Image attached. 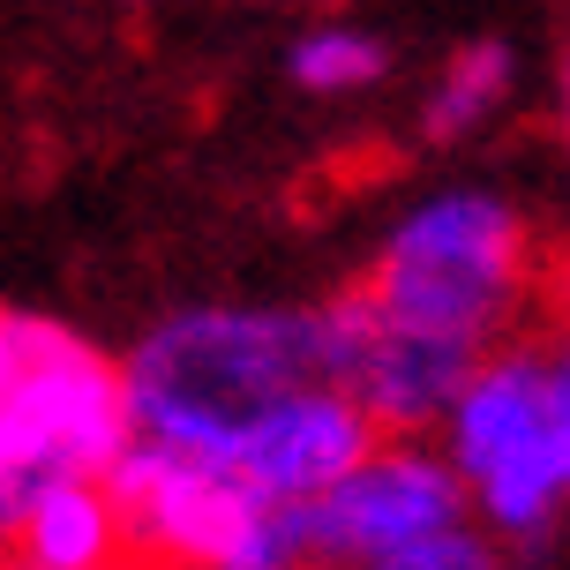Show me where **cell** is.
Returning a JSON list of instances; mask_svg holds the SVG:
<instances>
[{
	"label": "cell",
	"instance_id": "cell-1",
	"mask_svg": "<svg viewBox=\"0 0 570 570\" xmlns=\"http://www.w3.org/2000/svg\"><path fill=\"white\" fill-rule=\"evenodd\" d=\"M136 443L226 458L285 399L345 375V293L331 301H188L120 353ZM345 391V383H338Z\"/></svg>",
	"mask_w": 570,
	"mask_h": 570
},
{
	"label": "cell",
	"instance_id": "cell-2",
	"mask_svg": "<svg viewBox=\"0 0 570 570\" xmlns=\"http://www.w3.org/2000/svg\"><path fill=\"white\" fill-rule=\"evenodd\" d=\"M353 293L383 323L488 361L541 301V240L518 196L488 180H443L375 233Z\"/></svg>",
	"mask_w": 570,
	"mask_h": 570
},
{
	"label": "cell",
	"instance_id": "cell-3",
	"mask_svg": "<svg viewBox=\"0 0 570 570\" xmlns=\"http://www.w3.org/2000/svg\"><path fill=\"white\" fill-rule=\"evenodd\" d=\"M443 458L473 525L511 548H548L570 525V323L488 353L443 421Z\"/></svg>",
	"mask_w": 570,
	"mask_h": 570
},
{
	"label": "cell",
	"instance_id": "cell-4",
	"mask_svg": "<svg viewBox=\"0 0 570 570\" xmlns=\"http://www.w3.org/2000/svg\"><path fill=\"white\" fill-rule=\"evenodd\" d=\"M106 481L128 518V548L150 570H301L293 518L218 458L136 443Z\"/></svg>",
	"mask_w": 570,
	"mask_h": 570
},
{
	"label": "cell",
	"instance_id": "cell-5",
	"mask_svg": "<svg viewBox=\"0 0 570 570\" xmlns=\"http://www.w3.org/2000/svg\"><path fill=\"white\" fill-rule=\"evenodd\" d=\"M465 481L435 435H383L331 495L293 518L301 570H383L391 556L465 525Z\"/></svg>",
	"mask_w": 570,
	"mask_h": 570
},
{
	"label": "cell",
	"instance_id": "cell-6",
	"mask_svg": "<svg viewBox=\"0 0 570 570\" xmlns=\"http://www.w3.org/2000/svg\"><path fill=\"white\" fill-rule=\"evenodd\" d=\"M0 413L23 428V443L46 458V473H114L136 451L120 361L53 315H23V361H16Z\"/></svg>",
	"mask_w": 570,
	"mask_h": 570
},
{
	"label": "cell",
	"instance_id": "cell-7",
	"mask_svg": "<svg viewBox=\"0 0 570 570\" xmlns=\"http://www.w3.org/2000/svg\"><path fill=\"white\" fill-rule=\"evenodd\" d=\"M473 368H481L473 353L383 323L345 285V375L338 383L383 435H443V421H451L458 391L473 383Z\"/></svg>",
	"mask_w": 570,
	"mask_h": 570
},
{
	"label": "cell",
	"instance_id": "cell-8",
	"mask_svg": "<svg viewBox=\"0 0 570 570\" xmlns=\"http://www.w3.org/2000/svg\"><path fill=\"white\" fill-rule=\"evenodd\" d=\"M136 563L128 518L106 473H53L8 533V570H120Z\"/></svg>",
	"mask_w": 570,
	"mask_h": 570
},
{
	"label": "cell",
	"instance_id": "cell-9",
	"mask_svg": "<svg viewBox=\"0 0 570 570\" xmlns=\"http://www.w3.org/2000/svg\"><path fill=\"white\" fill-rule=\"evenodd\" d=\"M511 98H518V53L503 38H465L443 53V68L421 90V142H435V150L481 142L511 114Z\"/></svg>",
	"mask_w": 570,
	"mask_h": 570
},
{
	"label": "cell",
	"instance_id": "cell-10",
	"mask_svg": "<svg viewBox=\"0 0 570 570\" xmlns=\"http://www.w3.org/2000/svg\"><path fill=\"white\" fill-rule=\"evenodd\" d=\"M285 76L308 90V98H368V90L391 76V46H383L368 23L323 16V23H308L285 46Z\"/></svg>",
	"mask_w": 570,
	"mask_h": 570
},
{
	"label": "cell",
	"instance_id": "cell-11",
	"mask_svg": "<svg viewBox=\"0 0 570 570\" xmlns=\"http://www.w3.org/2000/svg\"><path fill=\"white\" fill-rule=\"evenodd\" d=\"M383 570H511V548L495 541L488 525H451V533H435V541L405 548V556H391Z\"/></svg>",
	"mask_w": 570,
	"mask_h": 570
},
{
	"label": "cell",
	"instance_id": "cell-12",
	"mask_svg": "<svg viewBox=\"0 0 570 570\" xmlns=\"http://www.w3.org/2000/svg\"><path fill=\"white\" fill-rule=\"evenodd\" d=\"M38 481H53L46 473V458L23 443V428L0 413V548H8V533H16V518H23V503L38 495Z\"/></svg>",
	"mask_w": 570,
	"mask_h": 570
},
{
	"label": "cell",
	"instance_id": "cell-13",
	"mask_svg": "<svg viewBox=\"0 0 570 570\" xmlns=\"http://www.w3.org/2000/svg\"><path fill=\"white\" fill-rule=\"evenodd\" d=\"M16 361H23V308H0V399L16 383Z\"/></svg>",
	"mask_w": 570,
	"mask_h": 570
},
{
	"label": "cell",
	"instance_id": "cell-14",
	"mask_svg": "<svg viewBox=\"0 0 570 570\" xmlns=\"http://www.w3.org/2000/svg\"><path fill=\"white\" fill-rule=\"evenodd\" d=\"M556 136H563V166H570V46L556 60Z\"/></svg>",
	"mask_w": 570,
	"mask_h": 570
},
{
	"label": "cell",
	"instance_id": "cell-15",
	"mask_svg": "<svg viewBox=\"0 0 570 570\" xmlns=\"http://www.w3.org/2000/svg\"><path fill=\"white\" fill-rule=\"evenodd\" d=\"M0 570H8V563H0Z\"/></svg>",
	"mask_w": 570,
	"mask_h": 570
}]
</instances>
